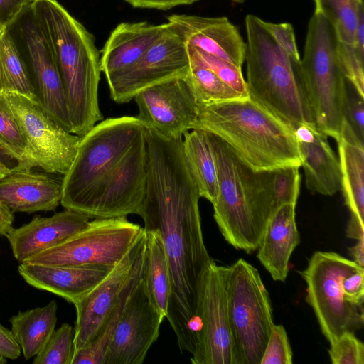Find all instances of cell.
I'll list each match as a JSON object with an SVG mask.
<instances>
[{"mask_svg": "<svg viewBox=\"0 0 364 364\" xmlns=\"http://www.w3.org/2000/svg\"><path fill=\"white\" fill-rule=\"evenodd\" d=\"M147 177L137 213L144 230H157L167 255L171 291L166 318L181 351L189 352L191 331L199 323L198 286L213 259L205 247L198 186L186 164L183 138H166L146 129Z\"/></svg>", "mask_w": 364, "mask_h": 364, "instance_id": "6da1fadb", "label": "cell"}, {"mask_svg": "<svg viewBox=\"0 0 364 364\" xmlns=\"http://www.w3.org/2000/svg\"><path fill=\"white\" fill-rule=\"evenodd\" d=\"M146 129L137 117L123 116L82 136L62 179L63 207L90 219L137 214L146 186Z\"/></svg>", "mask_w": 364, "mask_h": 364, "instance_id": "7a4b0ae2", "label": "cell"}, {"mask_svg": "<svg viewBox=\"0 0 364 364\" xmlns=\"http://www.w3.org/2000/svg\"><path fill=\"white\" fill-rule=\"evenodd\" d=\"M29 9L58 69L71 133L82 137L103 119L98 100L100 55L95 37L57 0H34Z\"/></svg>", "mask_w": 364, "mask_h": 364, "instance_id": "3957f363", "label": "cell"}, {"mask_svg": "<svg viewBox=\"0 0 364 364\" xmlns=\"http://www.w3.org/2000/svg\"><path fill=\"white\" fill-rule=\"evenodd\" d=\"M198 109L192 129H202L221 139L252 170L301 167L293 129L251 97L198 104Z\"/></svg>", "mask_w": 364, "mask_h": 364, "instance_id": "277c9868", "label": "cell"}, {"mask_svg": "<svg viewBox=\"0 0 364 364\" xmlns=\"http://www.w3.org/2000/svg\"><path fill=\"white\" fill-rule=\"evenodd\" d=\"M207 134L218 173L214 219L230 245L252 254L257 250L266 225L276 210L269 170H252L221 139L209 132Z\"/></svg>", "mask_w": 364, "mask_h": 364, "instance_id": "5b68a950", "label": "cell"}, {"mask_svg": "<svg viewBox=\"0 0 364 364\" xmlns=\"http://www.w3.org/2000/svg\"><path fill=\"white\" fill-rule=\"evenodd\" d=\"M338 48L333 26L315 11L309 22L304 55L296 70L311 122L336 141L346 124L347 98V79Z\"/></svg>", "mask_w": 364, "mask_h": 364, "instance_id": "8992f818", "label": "cell"}, {"mask_svg": "<svg viewBox=\"0 0 364 364\" xmlns=\"http://www.w3.org/2000/svg\"><path fill=\"white\" fill-rule=\"evenodd\" d=\"M247 48L245 61L250 97L293 130L312 123L300 88L294 63L267 31L264 21L245 18Z\"/></svg>", "mask_w": 364, "mask_h": 364, "instance_id": "52a82bcc", "label": "cell"}, {"mask_svg": "<svg viewBox=\"0 0 364 364\" xmlns=\"http://www.w3.org/2000/svg\"><path fill=\"white\" fill-rule=\"evenodd\" d=\"M226 294L235 364H260L274 321L259 271L242 258L227 267Z\"/></svg>", "mask_w": 364, "mask_h": 364, "instance_id": "ba28073f", "label": "cell"}, {"mask_svg": "<svg viewBox=\"0 0 364 364\" xmlns=\"http://www.w3.org/2000/svg\"><path fill=\"white\" fill-rule=\"evenodd\" d=\"M360 268L338 253L316 251L306 267L299 271L306 284V301L329 343L345 332L355 333L363 327V306L348 302L342 289L343 279Z\"/></svg>", "mask_w": 364, "mask_h": 364, "instance_id": "9c48e42d", "label": "cell"}, {"mask_svg": "<svg viewBox=\"0 0 364 364\" xmlns=\"http://www.w3.org/2000/svg\"><path fill=\"white\" fill-rule=\"evenodd\" d=\"M143 233L142 227L129 221L126 217L95 218L78 232L22 263L113 267Z\"/></svg>", "mask_w": 364, "mask_h": 364, "instance_id": "30bf717a", "label": "cell"}, {"mask_svg": "<svg viewBox=\"0 0 364 364\" xmlns=\"http://www.w3.org/2000/svg\"><path fill=\"white\" fill-rule=\"evenodd\" d=\"M1 92L28 143L35 167L64 175L73 161L81 136L64 129L37 96Z\"/></svg>", "mask_w": 364, "mask_h": 364, "instance_id": "8fae6325", "label": "cell"}, {"mask_svg": "<svg viewBox=\"0 0 364 364\" xmlns=\"http://www.w3.org/2000/svg\"><path fill=\"white\" fill-rule=\"evenodd\" d=\"M145 232L109 273L76 301L74 352L96 337L121 300L142 276Z\"/></svg>", "mask_w": 364, "mask_h": 364, "instance_id": "7c38bea8", "label": "cell"}, {"mask_svg": "<svg viewBox=\"0 0 364 364\" xmlns=\"http://www.w3.org/2000/svg\"><path fill=\"white\" fill-rule=\"evenodd\" d=\"M227 267L211 261L204 269L198 286V316L202 326L193 364H235L227 294Z\"/></svg>", "mask_w": 364, "mask_h": 364, "instance_id": "4fadbf2b", "label": "cell"}, {"mask_svg": "<svg viewBox=\"0 0 364 364\" xmlns=\"http://www.w3.org/2000/svg\"><path fill=\"white\" fill-rule=\"evenodd\" d=\"M168 23L166 33L134 65L107 79L113 101L119 104L128 102L143 89L187 75L190 63L188 48Z\"/></svg>", "mask_w": 364, "mask_h": 364, "instance_id": "5bb4252c", "label": "cell"}, {"mask_svg": "<svg viewBox=\"0 0 364 364\" xmlns=\"http://www.w3.org/2000/svg\"><path fill=\"white\" fill-rule=\"evenodd\" d=\"M165 317L149 297L142 279L124 304L104 364H141L159 336Z\"/></svg>", "mask_w": 364, "mask_h": 364, "instance_id": "9a60e30c", "label": "cell"}, {"mask_svg": "<svg viewBox=\"0 0 364 364\" xmlns=\"http://www.w3.org/2000/svg\"><path fill=\"white\" fill-rule=\"evenodd\" d=\"M134 100L139 109L137 117L166 138H183L196 122L198 103L186 77L171 78L143 89Z\"/></svg>", "mask_w": 364, "mask_h": 364, "instance_id": "2e32d148", "label": "cell"}, {"mask_svg": "<svg viewBox=\"0 0 364 364\" xmlns=\"http://www.w3.org/2000/svg\"><path fill=\"white\" fill-rule=\"evenodd\" d=\"M19 23V35L28 54L39 92V100L66 131L71 124L63 82L48 44L28 7Z\"/></svg>", "mask_w": 364, "mask_h": 364, "instance_id": "e0dca14e", "label": "cell"}, {"mask_svg": "<svg viewBox=\"0 0 364 364\" xmlns=\"http://www.w3.org/2000/svg\"><path fill=\"white\" fill-rule=\"evenodd\" d=\"M167 22L182 37L188 48L203 51L241 67L247 44L226 17L172 14Z\"/></svg>", "mask_w": 364, "mask_h": 364, "instance_id": "ac0fdd59", "label": "cell"}, {"mask_svg": "<svg viewBox=\"0 0 364 364\" xmlns=\"http://www.w3.org/2000/svg\"><path fill=\"white\" fill-rule=\"evenodd\" d=\"M87 216L70 210L50 217H34L28 223L14 228L6 235L15 259L20 263L51 247L85 228Z\"/></svg>", "mask_w": 364, "mask_h": 364, "instance_id": "d6986e66", "label": "cell"}, {"mask_svg": "<svg viewBox=\"0 0 364 364\" xmlns=\"http://www.w3.org/2000/svg\"><path fill=\"white\" fill-rule=\"evenodd\" d=\"M112 268L102 265L47 266L21 263L18 272L29 285L53 293L74 304Z\"/></svg>", "mask_w": 364, "mask_h": 364, "instance_id": "ffe728a7", "label": "cell"}, {"mask_svg": "<svg viewBox=\"0 0 364 364\" xmlns=\"http://www.w3.org/2000/svg\"><path fill=\"white\" fill-rule=\"evenodd\" d=\"M168 23L123 22L111 32L100 54L106 79L134 65L167 31Z\"/></svg>", "mask_w": 364, "mask_h": 364, "instance_id": "44dd1931", "label": "cell"}, {"mask_svg": "<svg viewBox=\"0 0 364 364\" xmlns=\"http://www.w3.org/2000/svg\"><path fill=\"white\" fill-rule=\"evenodd\" d=\"M62 181L17 166L0 179V200L12 212L54 210L60 203Z\"/></svg>", "mask_w": 364, "mask_h": 364, "instance_id": "7402d4cb", "label": "cell"}, {"mask_svg": "<svg viewBox=\"0 0 364 364\" xmlns=\"http://www.w3.org/2000/svg\"><path fill=\"white\" fill-rule=\"evenodd\" d=\"M296 205L286 203L274 211L257 249L258 260L274 281L285 282L290 257L300 242Z\"/></svg>", "mask_w": 364, "mask_h": 364, "instance_id": "603a6c76", "label": "cell"}, {"mask_svg": "<svg viewBox=\"0 0 364 364\" xmlns=\"http://www.w3.org/2000/svg\"><path fill=\"white\" fill-rule=\"evenodd\" d=\"M296 141L306 188L324 196H332L340 191L339 159L331 147L327 136L315 127L307 136Z\"/></svg>", "mask_w": 364, "mask_h": 364, "instance_id": "cb8c5ba5", "label": "cell"}, {"mask_svg": "<svg viewBox=\"0 0 364 364\" xmlns=\"http://www.w3.org/2000/svg\"><path fill=\"white\" fill-rule=\"evenodd\" d=\"M341 191L350 217L364 223V149L348 125L337 141Z\"/></svg>", "mask_w": 364, "mask_h": 364, "instance_id": "d4e9b609", "label": "cell"}, {"mask_svg": "<svg viewBox=\"0 0 364 364\" xmlns=\"http://www.w3.org/2000/svg\"><path fill=\"white\" fill-rule=\"evenodd\" d=\"M58 305L55 300L47 305L18 311L9 321L11 332L26 360L35 357L46 346L57 323Z\"/></svg>", "mask_w": 364, "mask_h": 364, "instance_id": "484cf974", "label": "cell"}, {"mask_svg": "<svg viewBox=\"0 0 364 364\" xmlns=\"http://www.w3.org/2000/svg\"><path fill=\"white\" fill-rule=\"evenodd\" d=\"M183 151L200 197L212 205L218 194L217 167L207 132L193 129L183 136Z\"/></svg>", "mask_w": 364, "mask_h": 364, "instance_id": "4316f807", "label": "cell"}, {"mask_svg": "<svg viewBox=\"0 0 364 364\" xmlns=\"http://www.w3.org/2000/svg\"><path fill=\"white\" fill-rule=\"evenodd\" d=\"M144 230L145 250L142 279L149 297L166 318L171 291L167 255L159 232L157 230Z\"/></svg>", "mask_w": 364, "mask_h": 364, "instance_id": "83f0119b", "label": "cell"}, {"mask_svg": "<svg viewBox=\"0 0 364 364\" xmlns=\"http://www.w3.org/2000/svg\"><path fill=\"white\" fill-rule=\"evenodd\" d=\"M188 50L190 63L186 80L198 104L208 105L244 97L208 68L193 48H188Z\"/></svg>", "mask_w": 364, "mask_h": 364, "instance_id": "f1b7e54d", "label": "cell"}, {"mask_svg": "<svg viewBox=\"0 0 364 364\" xmlns=\"http://www.w3.org/2000/svg\"><path fill=\"white\" fill-rule=\"evenodd\" d=\"M37 96L26 65L8 28L0 31V92Z\"/></svg>", "mask_w": 364, "mask_h": 364, "instance_id": "f546056e", "label": "cell"}, {"mask_svg": "<svg viewBox=\"0 0 364 364\" xmlns=\"http://www.w3.org/2000/svg\"><path fill=\"white\" fill-rule=\"evenodd\" d=\"M316 12L333 26L338 42L354 45L359 15L364 11L363 0H314Z\"/></svg>", "mask_w": 364, "mask_h": 364, "instance_id": "4dcf8cb0", "label": "cell"}, {"mask_svg": "<svg viewBox=\"0 0 364 364\" xmlns=\"http://www.w3.org/2000/svg\"><path fill=\"white\" fill-rule=\"evenodd\" d=\"M75 330L68 323L55 329L43 348L34 357V364H71Z\"/></svg>", "mask_w": 364, "mask_h": 364, "instance_id": "1f68e13d", "label": "cell"}, {"mask_svg": "<svg viewBox=\"0 0 364 364\" xmlns=\"http://www.w3.org/2000/svg\"><path fill=\"white\" fill-rule=\"evenodd\" d=\"M0 139L16 151L23 159L20 168L35 167L28 143L3 94L0 92Z\"/></svg>", "mask_w": 364, "mask_h": 364, "instance_id": "d6a6232c", "label": "cell"}, {"mask_svg": "<svg viewBox=\"0 0 364 364\" xmlns=\"http://www.w3.org/2000/svg\"><path fill=\"white\" fill-rule=\"evenodd\" d=\"M299 168L289 166L269 170L270 183L276 209L286 203L296 204L301 182Z\"/></svg>", "mask_w": 364, "mask_h": 364, "instance_id": "836d02e7", "label": "cell"}, {"mask_svg": "<svg viewBox=\"0 0 364 364\" xmlns=\"http://www.w3.org/2000/svg\"><path fill=\"white\" fill-rule=\"evenodd\" d=\"M194 50L203 63L225 83L240 93L244 97H250L241 67L203 51Z\"/></svg>", "mask_w": 364, "mask_h": 364, "instance_id": "e575fe53", "label": "cell"}, {"mask_svg": "<svg viewBox=\"0 0 364 364\" xmlns=\"http://www.w3.org/2000/svg\"><path fill=\"white\" fill-rule=\"evenodd\" d=\"M333 364H364V345L352 332H345L330 343Z\"/></svg>", "mask_w": 364, "mask_h": 364, "instance_id": "d590c367", "label": "cell"}, {"mask_svg": "<svg viewBox=\"0 0 364 364\" xmlns=\"http://www.w3.org/2000/svg\"><path fill=\"white\" fill-rule=\"evenodd\" d=\"M293 352L282 325L273 324L260 364H291Z\"/></svg>", "mask_w": 364, "mask_h": 364, "instance_id": "8d00e7d4", "label": "cell"}, {"mask_svg": "<svg viewBox=\"0 0 364 364\" xmlns=\"http://www.w3.org/2000/svg\"><path fill=\"white\" fill-rule=\"evenodd\" d=\"M364 97L359 95L347 80V98L345 119L355 136L363 143L364 139Z\"/></svg>", "mask_w": 364, "mask_h": 364, "instance_id": "74e56055", "label": "cell"}, {"mask_svg": "<svg viewBox=\"0 0 364 364\" xmlns=\"http://www.w3.org/2000/svg\"><path fill=\"white\" fill-rule=\"evenodd\" d=\"M264 24L267 31L292 61L296 64H299L301 59L292 25L288 23H274L264 21Z\"/></svg>", "mask_w": 364, "mask_h": 364, "instance_id": "f35d334b", "label": "cell"}, {"mask_svg": "<svg viewBox=\"0 0 364 364\" xmlns=\"http://www.w3.org/2000/svg\"><path fill=\"white\" fill-rule=\"evenodd\" d=\"M364 269L361 267L346 275L342 280V289L346 299L355 305L363 306Z\"/></svg>", "mask_w": 364, "mask_h": 364, "instance_id": "ab89813d", "label": "cell"}, {"mask_svg": "<svg viewBox=\"0 0 364 364\" xmlns=\"http://www.w3.org/2000/svg\"><path fill=\"white\" fill-rule=\"evenodd\" d=\"M34 0H0V31L8 28Z\"/></svg>", "mask_w": 364, "mask_h": 364, "instance_id": "60d3db41", "label": "cell"}, {"mask_svg": "<svg viewBox=\"0 0 364 364\" xmlns=\"http://www.w3.org/2000/svg\"><path fill=\"white\" fill-rule=\"evenodd\" d=\"M21 350L11 331L0 323V356L11 360L19 358Z\"/></svg>", "mask_w": 364, "mask_h": 364, "instance_id": "b9f144b4", "label": "cell"}, {"mask_svg": "<svg viewBox=\"0 0 364 364\" xmlns=\"http://www.w3.org/2000/svg\"><path fill=\"white\" fill-rule=\"evenodd\" d=\"M134 8L168 10L179 6L193 4L199 0H124Z\"/></svg>", "mask_w": 364, "mask_h": 364, "instance_id": "7bdbcfd3", "label": "cell"}, {"mask_svg": "<svg viewBox=\"0 0 364 364\" xmlns=\"http://www.w3.org/2000/svg\"><path fill=\"white\" fill-rule=\"evenodd\" d=\"M0 162L12 168L22 165L23 161L16 151L0 139Z\"/></svg>", "mask_w": 364, "mask_h": 364, "instance_id": "ee69618b", "label": "cell"}, {"mask_svg": "<svg viewBox=\"0 0 364 364\" xmlns=\"http://www.w3.org/2000/svg\"><path fill=\"white\" fill-rule=\"evenodd\" d=\"M12 210L0 200V236H5L13 229Z\"/></svg>", "mask_w": 364, "mask_h": 364, "instance_id": "f6af8a7d", "label": "cell"}, {"mask_svg": "<svg viewBox=\"0 0 364 364\" xmlns=\"http://www.w3.org/2000/svg\"><path fill=\"white\" fill-rule=\"evenodd\" d=\"M346 236L356 240L364 238V223L350 217L347 225Z\"/></svg>", "mask_w": 364, "mask_h": 364, "instance_id": "bcb514c9", "label": "cell"}, {"mask_svg": "<svg viewBox=\"0 0 364 364\" xmlns=\"http://www.w3.org/2000/svg\"><path fill=\"white\" fill-rule=\"evenodd\" d=\"M349 254L358 265L364 267V238L357 240L354 246L349 249Z\"/></svg>", "mask_w": 364, "mask_h": 364, "instance_id": "7dc6e473", "label": "cell"}, {"mask_svg": "<svg viewBox=\"0 0 364 364\" xmlns=\"http://www.w3.org/2000/svg\"><path fill=\"white\" fill-rule=\"evenodd\" d=\"M11 168L0 162V179L11 171Z\"/></svg>", "mask_w": 364, "mask_h": 364, "instance_id": "c3c4849f", "label": "cell"}, {"mask_svg": "<svg viewBox=\"0 0 364 364\" xmlns=\"http://www.w3.org/2000/svg\"><path fill=\"white\" fill-rule=\"evenodd\" d=\"M6 363V359L0 356V364H3V363Z\"/></svg>", "mask_w": 364, "mask_h": 364, "instance_id": "681fc988", "label": "cell"}, {"mask_svg": "<svg viewBox=\"0 0 364 364\" xmlns=\"http://www.w3.org/2000/svg\"><path fill=\"white\" fill-rule=\"evenodd\" d=\"M234 2H237V3H243L245 0H231Z\"/></svg>", "mask_w": 364, "mask_h": 364, "instance_id": "f907efd6", "label": "cell"}]
</instances>
